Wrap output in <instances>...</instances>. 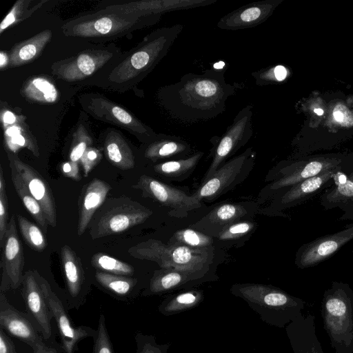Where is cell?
<instances>
[{"label":"cell","instance_id":"cell-27","mask_svg":"<svg viewBox=\"0 0 353 353\" xmlns=\"http://www.w3.org/2000/svg\"><path fill=\"white\" fill-rule=\"evenodd\" d=\"M61 263L69 296L76 300L82 292L85 281L80 258L68 245H64L61 249Z\"/></svg>","mask_w":353,"mask_h":353},{"label":"cell","instance_id":"cell-50","mask_svg":"<svg viewBox=\"0 0 353 353\" xmlns=\"http://www.w3.org/2000/svg\"><path fill=\"white\" fill-rule=\"evenodd\" d=\"M33 353H59L55 348L47 345L44 342L32 348Z\"/></svg>","mask_w":353,"mask_h":353},{"label":"cell","instance_id":"cell-40","mask_svg":"<svg viewBox=\"0 0 353 353\" xmlns=\"http://www.w3.org/2000/svg\"><path fill=\"white\" fill-rule=\"evenodd\" d=\"M251 75L257 85L263 86L284 81L289 75V70L283 65H275L253 72Z\"/></svg>","mask_w":353,"mask_h":353},{"label":"cell","instance_id":"cell-47","mask_svg":"<svg viewBox=\"0 0 353 353\" xmlns=\"http://www.w3.org/2000/svg\"><path fill=\"white\" fill-rule=\"evenodd\" d=\"M348 110H349L345 105H336L332 111V119L334 121V122L343 126H347L349 125V123L347 121H349L350 123L353 124V119L347 117V116L352 117Z\"/></svg>","mask_w":353,"mask_h":353},{"label":"cell","instance_id":"cell-13","mask_svg":"<svg viewBox=\"0 0 353 353\" xmlns=\"http://www.w3.org/2000/svg\"><path fill=\"white\" fill-rule=\"evenodd\" d=\"M1 268L2 270L1 292L18 288L23 282L24 254L21 242L19 238L15 216L12 215L2 245Z\"/></svg>","mask_w":353,"mask_h":353},{"label":"cell","instance_id":"cell-8","mask_svg":"<svg viewBox=\"0 0 353 353\" xmlns=\"http://www.w3.org/2000/svg\"><path fill=\"white\" fill-rule=\"evenodd\" d=\"M331 169H339L347 174L353 172V156L328 154L303 157L287 161L278 168V178L268 190L279 192L307 179Z\"/></svg>","mask_w":353,"mask_h":353},{"label":"cell","instance_id":"cell-23","mask_svg":"<svg viewBox=\"0 0 353 353\" xmlns=\"http://www.w3.org/2000/svg\"><path fill=\"white\" fill-rule=\"evenodd\" d=\"M293 353H324L316 334L315 316L299 314L287 326Z\"/></svg>","mask_w":353,"mask_h":353},{"label":"cell","instance_id":"cell-26","mask_svg":"<svg viewBox=\"0 0 353 353\" xmlns=\"http://www.w3.org/2000/svg\"><path fill=\"white\" fill-rule=\"evenodd\" d=\"M191 151V146L179 137L158 134L156 139L148 143L144 157L157 162L162 159H183Z\"/></svg>","mask_w":353,"mask_h":353},{"label":"cell","instance_id":"cell-16","mask_svg":"<svg viewBox=\"0 0 353 353\" xmlns=\"http://www.w3.org/2000/svg\"><path fill=\"white\" fill-rule=\"evenodd\" d=\"M9 165H12L28 190L40 204L48 224L57 225V209L51 188L46 181L32 167L22 161L17 154L7 151Z\"/></svg>","mask_w":353,"mask_h":353},{"label":"cell","instance_id":"cell-3","mask_svg":"<svg viewBox=\"0 0 353 353\" xmlns=\"http://www.w3.org/2000/svg\"><path fill=\"white\" fill-rule=\"evenodd\" d=\"M321 313L335 353H353V290L349 284L332 283L323 293Z\"/></svg>","mask_w":353,"mask_h":353},{"label":"cell","instance_id":"cell-21","mask_svg":"<svg viewBox=\"0 0 353 353\" xmlns=\"http://www.w3.org/2000/svg\"><path fill=\"white\" fill-rule=\"evenodd\" d=\"M283 0H261L244 5L222 17L217 23L221 30H237L264 23Z\"/></svg>","mask_w":353,"mask_h":353},{"label":"cell","instance_id":"cell-12","mask_svg":"<svg viewBox=\"0 0 353 353\" xmlns=\"http://www.w3.org/2000/svg\"><path fill=\"white\" fill-rule=\"evenodd\" d=\"M34 274L43 291L47 304L59 330L65 353H74L79 343L89 336H94L96 330L88 326L74 327L61 301L52 291L49 283L39 273Z\"/></svg>","mask_w":353,"mask_h":353},{"label":"cell","instance_id":"cell-44","mask_svg":"<svg viewBox=\"0 0 353 353\" xmlns=\"http://www.w3.org/2000/svg\"><path fill=\"white\" fill-rule=\"evenodd\" d=\"M137 343L136 353H164L163 347L156 343L151 336L137 333L135 336Z\"/></svg>","mask_w":353,"mask_h":353},{"label":"cell","instance_id":"cell-33","mask_svg":"<svg viewBox=\"0 0 353 353\" xmlns=\"http://www.w3.org/2000/svg\"><path fill=\"white\" fill-rule=\"evenodd\" d=\"M94 276L101 287L120 298L128 297L138 282L135 278L101 271H97Z\"/></svg>","mask_w":353,"mask_h":353},{"label":"cell","instance_id":"cell-24","mask_svg":"<svg viewBox=\"0 0 353 353\" xmlns=\"http://www.w3.org/2000/svg\"><path fill=\"white\" fill-rule=\"evenodd\" d=\"M112 189L107 182L94 178L82 190L79 201L77 234L81 236L88 228L98 209L103 205Z\"/></svg>","mask_w":353,"mask_h":353},{"label":"cell","instance_id":"cell-35","mask_svg":"<svg viewBox=\"0 0 353 353\" xmlns=\"http://www.w3.org/2000/svg\"><path fill=\"white\" fill-rule=\"evenodd\" d=\"M256 223L251 219L243 220L226 227L215 239L222 245H234L245 240L256 230Z\"/></svg>","mask_w":353,"mask_h":353},{"label":"cell","instance_id":"cell-41","mask_svg":"<svg viewBox=\"0 0 353 353\" xmlns=\"http://www.w3.org/2000/svg\"><path fill=\"white\" fill-rule=\"evenodd\" d=\"M94 346L92 353H114L113 346L110 339L103 314H101L99 324L93 336Z\"/></svg>","mask_w":353,"mask_h":353},{"label":"cell","instance_id":"cell-15","mask_svg":"<svg viewBox=\"0 0 353 353\" xmlns=\"http://www.w3.org/2000/svg\"><path fill=\"white\" fill-rule=\"evenodd\" d=\"M353 239V224L336 233L302 245L296 251L295 265L300 269L314 267L331 257Z\"/></svg>","mask_w":353,"mask_h":353},{"label":"cell","instance_id":"cell-55","mask_svg":"<svg viewBox=\"0 0 353 353\" xmlns=\"http://www.w3.org/2000/svg\"><path fill=\"white\" fill-rule=\"evenodd\" d=\"M312 112L319 117L323 116L324 114V110L321 108H314Z\"/></svg>","mask_w":353,"mask_h":353},{"label":"cell","instance_id":"cell-5","mask_svg":"<svg viewBox=\"0 0 353 353\" xmlns=\"http://www.w3.org/2000/svg\"><path fill=\"white\" fill-rule=\"evenodd\" d=\"M161 17L124 13L105 8L93 14L81 17L65 24L67 36L94 40H110L121 37L135 30L152 26Z\"/></svg>","mask_w":353,"mask_h":353},{"label":"cell","instance_id":"cell-10","mask_svg":"<svg viewBox=\"0 0 353 353\" xmlns=\"http://www.w3.org/2000/svg\"><path fill=\"white\" fill-rule=\"evenodd\" d=\"M253 106L248 105L235 116L219 139L215 148L211 164L205 172L202 182L206 181L214 172L223 165L226 160L233 156L251 139L252 130ZM201 182V183H202Z\"/></svg>","mask_w":353,"mask_h":353},{"label":"cell","instance_id":"cell-22","mask_svg":"<svg viewBox=\"0 0 353 353\" xmlns=\"http://www.w3.org/2000/svg\"><path fill=\"white\" fill-rule=\"evenodd\" d=\"M0 328L19 339L32 349L44 342L39 329L29 316L14 308L8 302L4 292H0Z\"/></svg>","mask_w":353,"mask_h":353},{"label":"cell","instance_id":"cell-25","mask_svg":"<svg viewBox=\"0 0 353 353\" xmlns=\"http://www.w3.org/2000/svg\"><path fill=\"white\" fill-rule=\"evenodd\" d=\"M320 203L325 210L338 208L343 210L342 220L353 219V172L349 175L339 173L321 194Z\"/></svg>","mask_w":353,"mask_h":353},{"label":"cell","instance_id":"cell-38","mask_svg":"<svg viewBox=\"0 0 353 353\" xmlns=\"http://www.w3.org/2000/svg\"><path fill=\"white\" fill-rule=\"evenodd\" d=\"M213 242L212 237L190 228L176 231L168 243L194 248H205L212 247Z\"/></svg>","mask_w":353,"mask_h":353},{"label":"cell","instance_id":"cell-46","mask_svg":"<svg viewBox=\"0 0 353 353\" xmlns=\"http://www.w3.org/2000/svg\"><path fill=\"white\" fill-rule=\"evenodd\" d=\"M8 197L6 191L0 192V246L2 245L8 222Z\"/></svg>","mask_w":353,"mask_h":353},{"label":"cell","instance_id":"cell-4","mask_svg":"<svg viewBox=\"0 0 353 353\" xmlns=\"http://www.w3.org/2000/svg\"><path fill=\"white\" fill-rule=\"evenodd\" d=\"M129 254L138 259L157 263L161 268L203 276L214 257V248H194L178 243L164 244L149 239L130 248Z\"/></svg>","mask_w":353,"mask_h":353},{"label":"cell","instance_id":"cell-42","mask_svg":"<svg viewBox=\"0 0 353 353\" xmlns=\"http://www.w3.org/2000/svg\"><path fill=\"white\" fill-rule=\"evenodd\" d=\"M30 2V1H18L15 3L12 10L4 18L0 25L1 32L10 25L28 17L32 12H34L36 8H32L30 10H28V6Z\"/></svg>","mask_w":353,"mask_h":353},{"label":"cell","instance_id":"cell-39","mask_svg":"<svg viewBox=\"0 0 353 353\" xmlns=\"http://www.w3.org/2000/svg\"><path fill=\"white\" fill-rule=\"evenodd\" d=\"M201 299V292L190 291L181 293L172 299L163 301L161 306H159V311L165 315H170L172 312L190 308L197 303Z\"/></svg>","mask_w":353,"mask_h":353},{"label":"cell","instance_id":"cell-34","mask_svg":"<svg viewBox=\"0 0 353 353\" xmlns=\"http://www.w3.org/2000/svg\"><path fill=\"white\" fill-rule=\"evenodd\" d=\"M23 94L30 100L45 103L54 102L58 97L55 86L43 77L28 81L23 88Z\"/></svg>","mask_w":353,"mask_h":353},{"label":"cell","instance_id":"cell-52","mask_svg":"<svg viewBox=\"0 0 353 353\" xmlns=\"http://www.w3.org/2000/svg\"><path fill=\"white\" fill-rule=\"evenodd\" d=\"M5 125H11L17 121L16 116L10 111H6L2 117Z\"/></svg>","mask_w":353,"mask_h":353},{"label":"cell","instance_id":"cell-30","mask_svg":"<svg viewBox=\"0 0 353 353\" xmlns=\"http://www.w3.org/2000/svg\"><path fill=\"white\" fill-rule=\"evenodd\" d=\"M203 154L198 152L188 158L161 162L155 164L153 170L158 174L171 180H183L194 171Z\"/></svg>","mask_w":353,"mask_h":353},{"label":"cell","instance_id":"cell-49","mask_svg":"<svg viewBox=\"0 0 353 353\" xmlns=\"http://www.w3.org/2000/svg\"><path fill=\"white\" fill-rule=\"evenodd\" d=\"M0 353H17L12 341L1 328H0Z\"/></svg>","mask_w":353,"mask_h":353},{"label":"cell","instance_id":"cell-20","mask_svg":"<svg viewBox=\"0 0 353 353\" xmlns=\"http://www.w3.org/2000/svg\"><path fill=\"white\" fill-rule=\"evenodd\" d=\"M22 284V295L28 315L43 339L48 341L52 336L51 320L53 317L33 271L25 272Z\"/></svg>","mask_w":353,"mask_h":353},{"label":"cell","instance_id":"cell-28","mask_svg":"<svg viewBox=\"0 0 353 353\" xmlns=\"http://www.w3.org/2000/svg\"><path fill=\"white\" fill-rule=\"evenodd\" d=\"M105 153L108 161L122 170L134 167V156L125 139L117 132H109L104 142Z\"/></svg>","mask_w":353,"mask_h":353},{"label":"cell","instance_id":"cell-51","mask_svg":"<svg viewBox=\"0 0 353 353\" xmlns=\"http://www.w3.org/2000/svg\"><path fill=\"white\" fill-rule=\"evenodd\" d=\"M22 132L23 130H21V127L12 125L11 127L8 128L6 130L5 134L6 136V139H8L17 136L18 134H22Z\"/></svg>","mask_w":353,"mask_h":353},{"label":"cell","instance_id":"cell-18","mask_svg":"<svg viewBox=\"0 0 353 353\" xmlns=\"http://www.w3.org/2000/svg\"><path fill=\"white\" fill-rule=\"evenodd\" d=\"M341 172H344L339 169L328 170L278 192L274 202L275 209L282 210L310 199L332 185L336 176Z\"/></svg>","mask_w":353,"mask_h":353},{"label":"cell","instance_id":"cell-32","mask_svg":"<svg viewBox=\"0 0 353 353\" xmlns=\"http://www.w3.org/2000/svg\"><path fill=\"white\" fill-rule=\"evenodd\" d=\"M9 165L12 181L19 197L41 229L46 233L48 224L40 204L29 192L15 168L11 165Z\"/></svg>","mask_w":353,"mask_h":353},{"label":"cell","instance_id":"cell-17","mask_svg":"<svg viewBox=\"0 0 353 353\" xmlns=\"http://www.w3.org/2000/svg\"><path fill=\"white\" fill-rule=\"evenodd\" d=\"M112 57V54L107 50H86L54 63L52 73L68 81L81 80L95 72Z\"/></svg>","mask_w":353,"mask_h":353},{"label":"cell","instance_id":"cell-37","mask_svg":"<svg viewBox=\"0 0 353 353\" xmlns=\"http://www.w3.org/2000/svg\"><path fill=\"white\" fill-rule=\"evenodd\" d=\"M21 234L26 243L33 250L42 252L47 247L46 238L40 227L26 217L17 216Z\"/></svg>","mask_w":353,"mask_h":353},{"label":"cell","instance_id":"cell-29","mask_svg":"<svg viewBox=\"0 0 353 353\" xmlns=\"http://www.w3.org/2000/svg\"><path fill=\"white\" fill-rule=\"evenodd\" d=\"M52 36L51 30H46L34 37L16 45L10 52L8 65L20 66L38 57Z\"/></svg>","mask_w":353,"mask_h":353},{"label":"cell","instance_id":"cell-9","mask_svg":"<svg viewBox=\"0 0 353 353\" xmlns=\"http://www.w3.org/2000/svg\"><path fill=\"white\" fill-rule=\"evenodd\" d=\"M252 148L225 162L192 194L201 201H212L234 189L248 177L255 162Z\"/></svg>","mask_w":353,"mask_h":353},{"label":"cell","instance_id":"cell-36","mask_svg":"<svg viewBox=\"0 0 353 353\" xmlns=\"http://www.w3.org/2000/svg\"><path fill=\"white\" fill-rule=\"evenodd\" d=\"M91 264L99 271L117 275L130 276L134 272L133 266L101 252H97L92 256Z\"/></svg>","mask_w":353,"mask_h":353},{"label":"cell","instance_id":"cell-31","mask_svg":"<svg viewBox=\"0 0 353 353\" xmlns=\"http://www.w3.org/2000/svg\"><path fill=\"white\" fill-rule=\"evenodd\" d=\"M201 276L196 274L161 268L154 271L150 282L149 292L150 294L164 292L176 288L190 280Z\"/></svg>","mask_w":353,"mask_h":353},{"label":"cell","instance_id":"cell-7","mask_svg":"<svg viewBox=\"0 0 353 353\" xmlns=\"http://www.w3.org/2000/svg\"><path fill=\"white\" fill-rule=\"evenodd\" d=\"M152 212L127 196L105 201L92 217L88 226L92 239L123 232L141 224Z\"/></svg>","mask_w":353,"mask_h":353},{"label":"cell","instance_id":"cell-2","mask_svg":"<svg viewBox=\"0 0 353 353\" xmlns=\"http://www.w3.org/2000/svg\"><path fill=\"white\" fill-rule=\"evenodd\" d=\"M183 29V25L175 24L151 32L112 70L110 81L119 83L141 81L167 55Z\"/></svg>","mask_w":353,"mask_h":353},{"label":"cell","instance_id":"cell-48","mask_svg":"<svg viewBox=\"0 0 353 353\" xmlns=\"http://www.w3.org/2000/svg\"><path fill=\"white\" fill-rule=\"evenodd\" d=\"M61 171L63 176L74 181H80L79 163L71 161L64 162L61 165Z\"/></svg>","mask_w":353,"mask_h":353},{"label":"cell","instance_id":"cell-53","mask_svg":"<svg viewBox=\"0 0 353 353\" xmlns=\"http://www.w3.org/2000/svg\"><path fill=\"white\" fill-rule=\"evenodd\" d=\"M8 63L9 58L8 57L7 54L3 52H1L0 53V67L3 68V67L7 66Z\"/></svg>","mask_w":353,"mask_h":353},{"label":"cell","instance_id":"cell-6","mask_svg":"<svg viewBox=\"0 0 353 353\" xmlns=\"http://www.w3.org/2000/svg\"><path fill=\"white\" fill-rule=\"evenodd\" d=\"M232 291L252 307L262 308L269 323L281 327L289 324L304 308L305 302L272 285L246 283L235 285ZM261 309V310H262Z\"/></svg>","mask_w":353,"mask_h":353},{"label":"cell","instance_id":"cell-11","mask_svg":"<svg viewBox=\"0 0 353 353\" xmlns=\"http://www.w3.org/2000/svg\"><path fill=\"white\" fill-rule=\"evenodd\" d=\"M132 188L140 190L143 197L168 208L173 216L185 217L189 212L201 207V202L192 195L145 174L141 175Z\"/></svg>","mask_w":353,"mask_h":353},{"label":"cell","instance_id":"cell-54","mask_svg":"<svg viewBox=\"0 0 353 353\" xmlns=\"http://www.w3.org/2000/svg\"><path fill=\"white\" fill-rule=\"evenodd\" d=\"M6 191V181L3 176L2 167L0 166V192Z\"/></svg>","mask_w":353,"mask_h":353},{"label":"cell","instance_id":"cell-14","mask_svg":"<svg viewBox=\"0 0 353 353\" xmlns=\"http://www.w3.org/2000/svg\"><path fill=\"white\" fill-rule=\"evenodd\" d=\"M257 209V204L252 201L222 203L192 224L190 228L215 239L228 225L250 219Z\"/></svg>","mask_w":353,"mask_h":353},{"label":"cell","instance_id":"cell-1","mask_svg":"<svg viewBox=\"0 0 353 353\" xmlns=\"http://www.w3.org/2000/svg\"><path fill=\"white\" fill-rule=\"evenodd\" d=\"M236 89L225 81V69L211 68L200 74H185L177 82L163 87L159 99L171 117L194 123L223 113Z\"/></svg>","mask_w":353,"mask_h":353},{"label":"cell","instance_id":"cell-45","mask_svg":"<svg viewBox=\"0 0 353 353\" xmlns=\"http://www.w3.org/2000/svg\"><path fill=\"white\" fill-rule=\"evenodd\" d=\"M101 159V152L94 148L89 147L79 162L83 169L84 176H88L92 169L100 162Z\"/></svg>","mask_w":353,"mask_h":353},{"label":"cell","instance_id":"cell-19","mask_svg":"<svg viewBox=\"0 0 353 353\" xmlns=\"http://www.w3.org/2000/svg\"><path fill=\"white\" fill-rule=\"evenodd\" d=\"M88 106L93 117L128 128L131 133H134L143 142L150 143L157 136L151 128L142 123L125 110L105 99H91Z\"/></svg>","mask_w":353,"mask_h":353},{"label":"cell","instance_id":"cell-43","mask_svg":"<svg viewBox=\"0 0 353 353\" xmlns=\"http://www.w3.org/2000/svg\"><path fill=\"white\" fill-rule=\"evenodd\" d=\"M91 143L92 140L86 131L83 128L78 130L74 136L70 152V161L79 163L81 157Z\"/></svg>","mask_w":353,"mask_h":353}]
</instances>
